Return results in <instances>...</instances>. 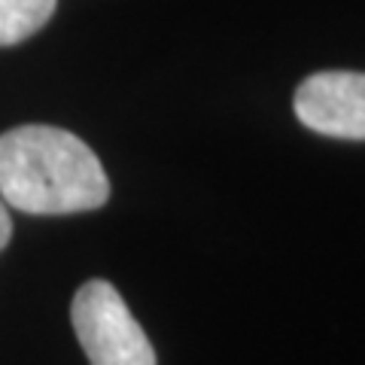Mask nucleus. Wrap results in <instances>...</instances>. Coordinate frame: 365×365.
<instances>
[{
    "label": "nucleus",
    "mask_w": 365,
    "mask_h": 365,
    "mask_svg": "<svg viewBox=\"0 0 365 365\" xmlns=\"http://www.w3.org/2000/svg\"><path fill=\"white\" fill-rule=\"evenodd\" d=\"M58 0H0V46L34 37L52 19Z\"/></svg>",
    "instance_id": "obj_4"
},
{
    "label": "nucleus",
    "mask_w": 365,
    "mask_h": 365,
    "mask_svg": "<svg viewBox=\"0 0 365 365\" xmlns=\"http://www.w3.org/2000/svg\"><path fill=\"white\" fill-rule=\"evenodd\" d=\"M292 104L304 128L341 140H365V73L319 71L295 88Z\"/></svg>",
    "instance_id": "obj_3"
},
{
    "label": "nucleus",
    "mask_w": 365,
    "mask_h": 365,
    "mask_svg": "<svg viewBox=\"0 0 365 365\" xmlns=\"http://www.w3.org/2000/svg\"><path fill=\"white\" fill-rule=\"evenodd\" d=\"M9 237H13V220H9V213H6V204L0 201V250L9 244Z\"/></svg>",
    "instance_id": "obj_5"
},
{
    "label": "nucleus",
    "mask_w": 365,
    "mask_h": 365,
    "mask_svg": "<svg viewBox=\"0 0 365 365\" xmlns=\"http://www.w3.org/2000/svg\"><path fill=\"white\" fill-rule=\"evenodd\" d=\"M0 195L9 207L61 216L104 207L110 180L76 134L55 125H19L0 134Z\"/></svg>",
    "instance_id": "obj_1"
},
{
    "label": "nucleus",
    "mask_w": 365,
    "mask_h": 365,
    "mask_svg": "<svg viewBox=\"0 0 365 365\" xmlns=\"http://www.w3.org/2000/svg\"><path fill=\"white\" fill-rule=\"evenodd\" d=\"M71 319L91 365H155L150 338L113 283H83L73 295Z\"/></svg>",
    "instance_id": "obj_2"
}]
</instances>
